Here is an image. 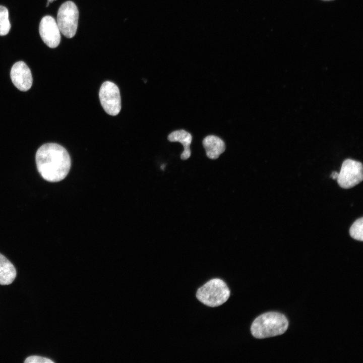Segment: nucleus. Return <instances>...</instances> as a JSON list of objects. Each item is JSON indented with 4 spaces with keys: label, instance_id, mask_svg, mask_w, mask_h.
I'll use <instances>...</instances> for the list:
<instances>
[{
    "label": "nucleus",
    "instance_id": "423d86ee",
    "mask_svg": "<svg viewBox=\"0 0 363 363\" xmlns=\"http://www.w3.org/2000/svg\"><path fill=\"white\" fill-rule=\"evenodd\" d=\"M99 97L104 111L110 115H116L121 109L119 90L114 83L107 81L101 85Z\"/></svg>",
    "mask_w": 363,
    "mask_h": 363
},
{
    "label": "nucleus",
    "instance_id": "2eb2a0df",
    "mask_svg": "<svg viewBox=\"0 0 363 363\" xmlns=\"http://www.w3.org/2000/svg\"><path fill=\"white\" fill-rule=\"evenodd\" d=\"M338 175V172H337L336 171H333L331 175V177L333 179H337Z\"/></svg>",
    "mask_w": 363,
    "mask_h": 363
},
{
    "label": "nucleus",
    "instance_id": "20e7f679",
    "mask_svg": "<svg viewBox=\"0 0 363 363\" xmlns=\"http://www.w3.org/2000/svg\"><path fill=\"white\" fill-rule=\"evenodd\" d=\"M79 18V11L75 4L67 1L59 7L56 23L60 32L66 37L71 38L76 34Z\"/></svg>",
    "mask_w": 363,
    "mask_h": 363
},
{
    "label": "nucleus",
    "instance_id": "1a4fd4ad",
    "mask_svg": "<svg viewBox=\"0 0 363 363\" xmlns=\"http://www.w3.org/2000/svg\"><path fill=\"white\" fill-rule=\"evenodd\" d=\"M203 145L207 156L211 159H216L225 150V144L220 138L209 135L203 141Z\"/></svg>",
    "mask_w": 363,
    "mask_h": 363
},
{
    "label": "nucleus",
    "instance_id": "f257e3e1",
    "mask_svg": "<svg viewBox=\"0 0 363 363\" xmlns=\"http://www.w3.org/2000/svg\"><path fill=\"white\" fill-rule=\"evenodd\" d=\"M37 170L45 180L57 182L68 175L71 160L67 150L62 146L53 143L42 145L36 153Z\"/></svg>",
    "mask_w": 363,
    "mask_h": 363
},
{
    "label": "nucleus",
    "instance_id": "f8f14e48",
    "mask_svg": "<svg viewBox=\"0 0 363 363\" xmlns=\"http://www.w3.org/2000/svg\"><path fill=\"white\" fill-rule=\"evenodd\" d=\"M11 27L8 10L5 7L0 6V35L4 36L8 34Z\"/></svg>",
    "mask_w": 363,
    "mask_h": 363
},
{
    "label": "nucleus",
    "instance_id": "f03ea898",
    "mask_svg": "<svg viewBox=\"0 0 363 363\" xmlns=\"http://www.w3.org/2000/svg\"><path fill=\"white\" fill-rule=\"evenodd\" d=\"M288 326V320L284 315L268 312L255 319L251 325V331L255 338L262 339L284 333Z\"/></svg>",
    "mask_w": 363,
    "mask_h": 363
},
{
    "label": "nucleus",
    "instance_id": "9b49d317",
    "mask_svg": "<svg viewBox=\"0 0 363 363\" xmlns=\"http://www.w3.org/2000/svg\"><path fill=\"white\" fill-rule=\"evenodd\" d=\"M16 277V270L12 263L0 254V284H11Z\"/></svg>",
    "mask_w": 363,
    "mask_h": 363
},
{
    "label": "nucleus",
    "instance_id": "4468645a",
    "mask_svg": "<svg viewBox=\"0 0 363 363\" xmlns=\"http://www.w3.org/2000/svg\"><path fill=\"white\" fill-rule=\"evenodd\" d=\"M24 362L26 363H53V361L49 358L37 356L32 355L26 358Z\"/></svg>",
    "mask_w": 363,
    "mask_h": 363
},
{
    "label": "nucleus",
    "instance_id": "ddd939ff",
    "mask_svg": "<svg viewBox=\"0 0 363 363\" xmlns=\"http://www.w3.org/2000/svg\"><path fill=\"white\" fill-rule=\"evenodd\" d=\"M363 217L356 220L349 229L350 235L354 239L363 241Z\"/></svg>",
    "mask_w": 363,
    "mask_h": 363
},
{
    "label": "nucleus",
    "instance_id": "6e6552de",
    "mask_svg": "<svg viewBox=\"0 0 363 363\" xmlns=\"http://www.w3.org/2000/svg\"><path fill=\"white\" fill-rule=\"evenodd\" d=\"M10 76L14 85L20 90L26 91L31 87L32 77L31 71L23 61H19L12 67Z\"/></svg>",
    "mask_w": 363,
    "mask_h": 363
},
{
    "label": "nucleus",
    "instance_id": "dca6fc26",
    "mask_svg": "<svg viewBox=\"0 0 363 363\" xmlns=\"http://www.w3.org/2000/svg\"><path fill=\"white\" fill-rule=\"evenodd\" d=\"M54 1H56V0H47V4H46V7H48V6H49V4L50 3H52V2H53Z\"/></svg>",
    "mask_w": 363,
    "mask_h": 363
},
{
    "label": "nucleus",
    "instance_id": "9d476101",
    "mask_svg": "<svg viewBox=\"0 0 363 363\" xmlns=\"http://www.w3.org/2000/svg\"><path fill=\"white\" fill-rule=\"evenodd\" d=\"M170 142H178L184 147V150L180 155L183 160L188 159L191 156L190 145L192 140V136L190 133L184 130H176L171 133L167 137Z\"/></svg>",
    "mask_w": 363,
    "mask_h": 363
},
{
    "label": "nucleus",
    "instance_id": "39448f33",
    "mask_svg": "<svg viewBox=\"0 0 363 363\" xmlns=\"http://www.w3.org/2000/svg\"><path fill=\"white\" fill-rule=\"evenodd\" d=\"M362 179V163L350 159L344 160L337 178L339 186L345 189H350L359 184Z\"/></svg>",
    "mask_w": 363,
    "mask_h": 363
},
{
    "label": "nucleus",
    "instance_id": "f3484780",
    "mask_svg": "<svg viewBox=\"0 0 363 363\" xmlns=\"http://www.w3.org/2000/svg\"><path fill=\"white\" fill-rule=\"evenodd\" d=\"M324 1H331V0H324Z\"/></svg>",
    "mask_w": 363,
    "mask_h": 363
},
{
    "label": "nucleus",
    "instance_id": "0eeeda50",
    "mask_svg": "<svg viewBox=\"0 0 363 363\" xmlns=\"http://www.w3.org/2000/svg\"><path fill=\"white\" fill-rule=\"evenodd\" d=\"M39 34L44 43L50 48L56 47L60 41V31L55 19L50 16L43 17L39 24Z\"/></svg>",
    "mask_w": 363,
    "mask_h": 363
},
{
    "label": "nucleus",
    "instance_id": "7ed1b4c3",
    "mask_svg": "<svg viewBox=\"0 0 363 363\" xmlns=\"http://www.w3.org/2000/svg\"><path fill=\"white\" fill-rule=\"evenodd\" d=\"M230 296V290L221 279H212L200 287L196 293L198 299L206 306H219Z\"/></svg>",
    "mask_w": 363,
    "mask_h": 363
}]
</instances>
